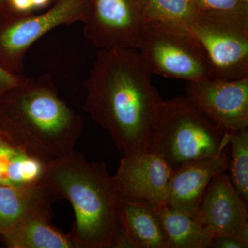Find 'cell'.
Returning <instances> with one entry per match:
<instances>
[{"label":"cell","instance_id":"cell-3","mask_svg":"<svg viewBox=\"0 0 248 248\" xmlns=\"http://www.w3.org/2000/svg\"><path fill=\"white\" fill-rule=\"evenodd\" d=\"M42 183L54 200L71 203L75 221L70 233L81 248H113L120 196L105 163L87 161L74 150L47 164Z\"/></svg>","mask_w":248,"mask_h":248},{"label":"cell","instance_id":"cell-19","mask_svg":"<svg viewBox=\"0 0 248 248\" xmlns=\"http://www.w3.org/2000/svg\"><path fill=\"white\" fill-rule=\"evenodd\" d=\"M227 138L232 147L231 159L228 169L232 184L240 195L248 202V130L227 132Z\"/></svg>","mask_w":248,"mask_h":248},{"label":"cell","instance_id":"cell-11","mask_svg":"<svg viewBox=\"0 0 248 248\" xmlns=\"http://www.w3.org/2000/svg\"><path fill=\"white\" fill-rule=\"evenodd\" d=\"M173 171L156 153L123 156L114 176L120 199L164 203Z\"/></svg>","mask_w":248,"mask_h":248},{"label":"cell","instance_id":"cell-12","mask_svg":"<svg viewBox=\"0 0 248 248\" xmlns=\"http://www.w3.org/2000/svg\"><path fill=\"white\" fill-rule=\"evenodd\" d=\"M226 149L213 157L190 161L174 170L164 203L197 218V210L207 187L214 177L228 169Z\"/></svg>","mask_w":248,"mask_h":248},{"label":"cell","instance_id":"cell-14","mask_svg":"<svg viewBox=\"0 0 248 248\" xmlns=\"http://www.w3.org/2000/svg\"><path fill=\"white\" fill-rule=\"evenodd\" d=\"M52 218V209L32 214L1 235V239L9 248H81L71 233L54 226Z\"/></svg>","mask_w":248,"mask_h":248},{"label":"cell","instance_id":"cell-26","mask_svg":"<svg viewBox=\"0 0 248 248\" xmlns=\"http://www.w3.org/2000/svg\"><path fill=\"white\" fill-rule=\"evenodd\" d=\"M244 1H246V2L248 3V0H244Z\"/></svg>","mask_w":248,"mask_h":248},{"label":"cell","instance_id":"cell-13","mask_svg":"<svg viewBox=\"0 0 248 248\" xmlns=\"http://www.w3.org/2000/svg\"><path fill=\"white\" fill-rule=\"evenodd\" d=\"M117 217L133 248H169L156 203L120 199Z\"/></svg>","mask_w":248,"mask_h":248},{"label":"cell","instance_id":"cell-27","mask_svg":"<svg viewBox=\"0 0 248 248\" xmlns=\"http://www.w3.org/2000/svg\"><path fill=\"white\" fill-rule=\"evenodd\" d=\"M0 133H1V130H0Z\"/></svg>","mask_w":248,"mask_h":248},{"label":"cell","instance_id":"cell-1","mask_svg":"<svg viewBox=\"0 0 248 248\" xmlns=\"http://www.w3.org/2000/svg\"><path fill=\"white\" fill-rule=\"evenodd\" d=\"M136 48L99 50L86 79L84 110L123 156L149 151L155 108L163 100Z\"/></svg>","mask_w":248,"mask_h":248},{"label":"cell","instance_id":"cell-10","mask_svg":"<svg viewBox=\"0 0 248 248\" xmlns=\"http://www.w3.org/2000/svg\"><path fill=\"white\" fill-rule=\"evenodd\" d=\"M197 218L215 236H236L248 244V202L232 184L228 174L214 177L204 192Z\"/></svg>","mask_w":248,"mask_h":248},{"label":"cell","instance_id":"cell-4","mask_svg":"<svg viewBox=\"0 0 248 248\" xmlns=\"http://www.w3.org/2000/svg\"><path fill=\"white\" fill-rule=\"evenodd\" d=\"M228 144L226 133L185 95L162 100L155 108L148 151L160 155L173 170L217 156Z\"/></svg>","mask_w":248,"mask_h":248},{"label":"cell","instance_id":"cell-6","mask_svg":"<svg viewBox=\"0 0 248 248\" xmlns=\"http://www.w3.org/2000/svg\"><path fill=\"white\" fill-rule=\"evenodd\" d=\"M188 30L205 50L213 79L248 76V11L198 12Z\"/></svg>","mask_w":248,"mask_h":248},{"label":"cell","instance_id":"cell-21","mask_svg":"<svg viewBox=\"0 0 248 248\" xmlns=\"http://www.w3.org/2000/svg\"><path fill=\"white\" fill-rule=\"evenodd\" d=\"M27 77L20 73H11L0 66V97L16 86L25 82Z\"/></svg>","mask_w":248,"mask_h":248},{"label":"cell","instance_id":"cell-2","mask_svg":"<svg viewBox=\"0 0 248 248\" xmlns=\"http://www.w3.org/2000/svg\"><path fill=\"white\" fill-rule=\"evenodd\" d=\"M82 117L62 100L51 77L28 78L0 97V130L32 157L51 164L74 151Z\"/></svg>","mask_w":248,"mask_h":248},{"label":"cell","instance_id":"cell-5","mask_svg":"<svg viewBox=\"0 0 248 248\" xmlns=\"http://www.w3.org/2000/svg\"><path fill=\"white\" fill-rule=\"evenodd\" d=\"M136 49L153 75L187 82L213 79L205 50L187 28L146 22Z\"/></svg>","mask_w":248,"mask_h":248},{"label":"cell","instance_id":"cell-20","mask_svg":"<svg viewBox=\"0 0 248 248\" xmlns=\"http://www.w3.org/2000/svg\"><path fill=\"white\" fill-rule=\"evenodd\" d=\"M198 12H231L248 11L244 0H192Z\"/></svg>","mask_w":248,"mask_h":248},{"label":"cell","instance_id":"cell-23","mask_svg":"<svg viewBox=\"0 0 248 248\" xmlns=\"http://www.w3.org/2000/svg\"><path fill=\"white\" fill-rule=\"evenodd\" d=\"M34 10L32 0H6V11L14 14H32Z\"/></svg>","mask_w":248,"mask_h":248},{"label":"cell","instance_id":"cell-7","mask_svg":"<svg viewBox=\"0 0 248 248\" xmlns=\"http://www.w3.org/2000/svg\"><path fill=\"white\" fill-rule=\"evenodd\" d=\"M0 14V66L20 73L28 50L36 41L55 28L87 21L90 0H58L51 8L38 15Z\"/></svg>","mask_w":248,"mask_h":248},{"label":"cell","instance_id":"cell-17","mask_svg":"<svg viewBox=\"0 0 248 248\" xmlns=\"http://www.w3.org/2000/svg\"><path fill=\"white\" fill-rule=\"evenodd\" d=\"M46 166L15 146L0 133V186H29L40 184Z\"/></svg>","mask_w":248,"mask_h":248},{"label":"cell","instance_id":"cell-15","mask_svg":"<svg viewBox=\"0 0 248 248\" xmlns=\"http://www.w3.org/2000/svg\"><path fill=\"white\" fill-rule=\"evenodd\" d=\"M55 202L42 182L29 186H0V236L32 214L51 210Z\"/></svg>","mask_w":248,"mask_h":248},{"label":"cell","instance_id":"cell-24","mask_svg":"<svg viewBox=\"0 0 248 248\" xmlns=\"http://www.w3.org/2000/svg\"><path fill=\"white\" fill-rule=\"evenodd\" d=\"M51 0H32L34 9H42L50 4Z\"/></svg>","mask_w":248,"mask_h":248},{"label":"cell","instance_id":"cell-8","mask_svg":"<svg viewBox=\"0 0 248 248\" xmlns=\"http://www.w3.org/2000/svg\"><path fill=\"white\" fill-rule=\"evenodd\" d=\"M83 34L104 50L136 48L146 22L147 0H90Z\"/></svg>","mask_w":248,"mask_h":248},{"label":"cell","instance_id":"cell-25","mask_svg":"<svg viewBox=\"0 0 248 248\" xmlns=\"http://www.w3.org/2000/svg\"><path fill=\"white\" fill-rule=\"evenodd\" d=\"M0 9H1V11H6V0H0Z\"/></svg>","mask_w":248,"mask_h":248},{"label":"cell","instance_id":"cell-22","mask_svg":"<svg viewBox=\"0 0 248 248\" xmlns=\"http://www.w3.org/2000/svg\"><path fill=\"white\" fill-rule=\"evenodd\" d=\"M213 248H248V244L236 236H215L212 241Z\"/></svg>","mask_w":248,"mask_h":248},{"label":"cell","instance_id":"cell-16","mask_svg":"<svg viewBox=\"0 0 248 248\" xmlns=\"http://www.w3.org/2000/svg\"><path fill=\"white\" fill-rule=\"evenodd\" d=\"M156 205L169 248H211L213 235L197 218L177 211L165 203Z\"/></svg>","mask_w":248,"mask_h":248},{"label":"cell","instance_id":"cell-9","mask_svg":"<svg viewBox=\"0 0 248 248\" xmlns=\"http://www.w3.org/2000/svg\"><path fill=\"white\" fill-rule=\"evenodd\" d=\"M185 96L224 133L248 127V76L187 82Z\"/></svg>","mask_w":248,"mask_h":248},{"label":"cell","instance_id":"cell-18","mask_svg":"<svg viewBox=\"0 0 248 248\" xmlns=\"http://www.w3.org/2000/svg\"><path fill=\"white\" fill-rule=\"evenodd\" d=\"M198 14L192 0H147L146 22L190 27Z\"/></svg>","mask_w":248,"mask_h":248}]
</instances>
